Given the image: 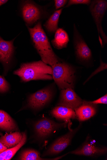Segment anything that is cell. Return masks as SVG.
<instances>
[{"instance_id":"obj_1","label":"cell","mask_w":107,"mask_h":160,"mask_svg":"<svg viewBox=\"0 0 107 160\" xmlns=\"http://www.w3.org/2000/svg\"><path fill=\"white\" fill-rule=\"evenodd\" d=\"M27 27L34 47L41 61L51 67L62 61L53 51L40 22H37L33 28Z\"/></svg>"},{"instance_id":"obj_16","label":"cell","mask_w":107,"mask_h":160,"mask_svg":"<svg viewBox=\"0 0 107 160\" xmlns=\"http://www.w3.org/2000/svg\"><path fill=\"white\" fill-rule=\"evenodd\" d=\"M69 41L67 32L62 28H59L55 32L54 38L51 42L55 48L60 50L67 48Z\"/></svg>"},{"instance_id":"obj_24","label":"cell","mask_w":107,"mask_h":160,"mask_svg":"<svg viewBox=\"0 0 107 160\" xmlns=\"http://www.w3.org/2000/svg\"><path fill=\"white\" fill-rule=\"evenodd\" d=\"M89 103L97 105L98 104H107V95L105 94L100 98L93 101H88Z\"/></svg>"},{"instance_id":"obj_28","label":"cell","mask_w":107,"mask_h":160,"mask_svg":"<svg viewBox=\"0 0 107 160\" xmlns=\"http://www.w3.org/2000/svg\"><path fill=\"white\" fill-rule=\"evenodd\" d=\"M0 136H3V134L1 132H0Z\"/></svg>"},{"instance_id":"obj_18","label":"cell","mask_w":107,"mask_h":160,"mask_svg":"<svg viewBox=\"0 0 107 160\" xmlns=\"http://www.w3.org/2000/svg\"><path fill=\"white\" fill-rule=\"evenodd\" d=\"M67 154V153L55 158H44L40 157V154L38 151L33 149H28L22 152L18 159L21 160H58L62 158Z\"/></svg>"},{"instance_id":"obj_25","label":"cell","mask_w":107,"mask_h":160,"mask_svg":"<svg viewBox=\"0 0 107 160\" xmlns=\"http://www.w3.org/2000/svg\"><path fill=\"white\" fill-rule=\"evenodd\" d=\"M54 1L55 7L57 10L64 8L68 2L67 0H55Z\"/></svg>"},{"instance_id":"obj_8","label":"cell","mask_w":107,"mask_h":160,"mask_svg":"<svg viewBox=\"0 0 107 160\" xmlns=\"http://www.w3.org/2000/svg\"><path fill=\"white\" fill-rule=\"evenodd\" d=\"M82 124L73 129H70L66 134L55 140L42 155V157L57 155L64 150L71 144L75 134L80 129Z\"/></svg>"},{"instance_id":"obj_23","label":"cell","mask_w":107,"mask_h":160,"mask_svg":"<svg viewBox=\"0 0 107 160\" xmlns=\"http://www.w3.org/2000/svg\"><path fill=\"white\" fill-rule=\"evenodd\" d=\"M100 64L99 66L97 68L95 71H94L91 74L90 76L84 82V83H86L88 81L89 79L92 77H93L95 75L97 74L99 72H100L107 69V63L104 62L101 59H100Z\"/></svg>"},{"instance_id":"obj_5","label":"cell","mask_w":107,"mask_h":160,"mask_svg":"<svg viewBox=\"0 0 107 160\" xmlns=\"http://www.w3.org/2000/svg\"><path fill=\"white\" fill-rule=\"evenodd\" d=\"M89 10L95 22L101 47L103 48L107 43V36L103 30L102 22L107 9L106 0L91 1Z\"/></svg>"},{"instance_id":"obj_27","label":"cell","mask_w":107,"mask_h":160,"mask_svg":"<svg viewBox=\"0 0 107 160\" xmlns=\"http://www.w3.org/2000/svg\"><path fill=\"white\" fill-rule=\"evenodd\" d=\"M8 1L7 0H0V6L5 4Z\"/></svg>"},{"instance_id":"obj_12","label":"cell","mask_w":107,"mask_h":160,"mask_svg":"<svg viewBox=\"0 0 107 160\" xmlns=\"http://www.w3.org/2000/svg\"><path fill=\"white\" fill-rule=\"evenodd\" d=\"M14 39L6 41L0 37V62L7 68L12 60L14 51L13 45Z\"/></svg>"},{"instance_id":"obj_21","label":"cell","mask_w":107,"mask_h":160,"mask_svg":"<svg viewBox=\"0 0 107 160\" xmlns=\"http://www.w3.org/2000/svg\"><path fill=\"white\" fill-rule=\"evenodd\" d=\"M91 1L90 0H69L64 8H68L73 5H85L89 6Z\"/></svg>"},{"instance_id":"obj_4","label":"cell","mask_w":107,"mask_h":160,"mask_svg":"<svg viewBox=\"0 0 107 160\" xmlns=\"http://www.w3.org/2000/svg\"><path fill=\"white\" fill-rule=\"evenodd\" d=\"M69 121L60 123L47 118L40 119L35 122L33 126L34 137L35 140L41 143L60 129L66 127Z\"/></svg>"},{"instance_id":"obj_15","label":"cell","mask_w":107,"mask_h":160,"mask_svg":"<svg viewBox=\"0 0 107 160\" xmlns=\"http://www.w3.org/2000/svg\"><path fill=\"white\" fill-rule=\"evenodd\" d=\"M51 113L56 118L65 121H69L70 119L76 117L74 110L63 106H57L51 110Z\"/></svg>"},{"instance_id":"obj_7","label":"cell","mask_w":107,"mask_h":160,"mask_svg":"<svg viewBox=\"0 0 107 160\" xmlns=\"http://www.w3.org/2000/svg\"><path fill=\"white\" fill-rule=\"evenodd\" d=\"M73 39L75 53L77 59L82 63L89 62L92 58V53L75 24L73 26Z\"/></svg>"},{"instance_id":"obj_20","label":"cell","mask_w":107,"mask_h":160,"mask_svg":"<svg viewBox=\"0 0 107 160\" xmlns=\"http://www.w3.org/2000/svg\"><path fill=\"white\" fill-rule=\"evenodd\" d=\"M63 8L56 11L45 22L44 26L46 30L50 33H54L58 29L60 17Z\"/></svg>"},{"instance_id":"obj_19","label":"cell","mask_w":107,"mask_h":160,"mask_svg":"<svg viewBox=\"0 0 107 160\" xmlns=\"http://www.w3.org/2000/svg\"><path fill=\"white\" fill-rule=\"evenodd\" d=\"M23 136L20 142L16 146L7 149L3 152L0 153V160H10L13 157L17 152L25 144L26 142L27 136L26 132L22 133Z\"/></svg>"},{"instance_id":"obj_17","label":"cell","mask_w":107,"mask_h":160,"mask_svg":"<svg viewBox=\"0 0 107 160\" xmlns=\"http://www.w3.org/2000/svg\"><path fill=\"white\" fill-rule=\"evenodd\" d=\"M22 134L19 132L6 134L0 138V142L7 148H13L17 145L21 141Z\"/></svg>"},{"instance_id":"obj_2","label":"cell","mask_w":107,"mask_h":160,"mask_svg":"<svg viewBox=\"0 0 107 160\" xmlns=\"http://www.w3.org/2000/svg\"><path fill=\"white\" fill-rule=\"evenodd\" d=\"M13 74L18 76L21 81L24 82L53 79L52 67L41 60L23 63L19 68L13 72Z\"/></svg>"},{"instance_id":"obj_11","label":"cell","mask_w":107,"mask_h":160,"mask_svg":"<svg viewBox=\"0 0 107 160\" xmlns=\"http://www.w3.org/2000/svg\"><path fill=\"white\" fill-rule=\"evenodd\" d=\"M22 12L24 19L28 25L36 23L42 15V11L40 8L30 2H27L24 4Z\"/></svg>"},{"instance_id":"obj_13","label":"cell","mask_w":107,"mask_h":160,"mask_svg":"<svg viewBox=\"0 0 107 160\" xmlns=\"http://www.w3.org/2000/svg\"><path fill=\"white\" fill-rule=\"evenodd\" d=\"M96 106L89 103L88 101H83L82 105L74 110L76 117L81 122L89 119L96 114Z\"/></svg>"},{"instance_id":"obj_9","label":"cell","mask_w":107,"mask_h":160,"mask_svg":"<svg viewBox=\"0 0 107 160\" xmlns=\"http://www.w3.org/2000/svg\"><path fill=\"white\" fill-rule=\"evenodd\" d=\"M107 152L106 147H99L94 142L90 139L88 137L81 146L68 153L77 155L91 157H97L104 155Z\"/></svg>"},{"instance_id":"obj_26","label":"cell","mask_w":107,"mask_h":160,"mask_svg":"<svg viewBox=\"0 0 107 160\" xmlns=\"http://www.w3.org/2000/svg\"><path fill=\"white\" fill-rule=\"evenodd\" d=\"M7 148L1 142H0V153L7 149Z\"/></svg>"},{"instance_id":"obj_6","label":"cell","mask_w":107,"mask_h":160,"mask_svg":"<svg viewBox=\"0 0 107 160\" xmlns=\"http://www.w3.org/2000/svg\"><path fill=\"white\" fill-rule=\"evenodd\" d=\"M54 94L52 88L49 86L30 94L23 109H30L34 111L40 110L50 102Z\"/></svg>"},{"instance_id":"obj_3","label":"cell","mask_w":107,"mask_h":160,"mask_svg":"<svg viewBox=\"0 0 107 160\" xmlns=\"http://www.w3.org/2000/svg\"><path fill=\"white\" fill-rule=\"evenodd\" d=\"M53 79L60 90L74 88L75 70L71 65L59 62L51 67Z\"/></svg>"},{"instance_id":"obj_22","label":"cell","mask_w":107,"mask_h":160,"mask_svg":"<svg viewBox=\"0 0 107 160\" xmlns=\"http://www.w3.org/2000/svg\"><path fill=\"white\" fill-rule=\"evenodd\" d=\"M9 89V85L3 77L0 75V93H4L8 92Z\"/></svg>"},{"instance_id":"obj_10","label":"cell","mask_w":107,"mask_h":160,"mask_svg":"<svg viewBox=\"0 0 107 160\" xmlns=\"http://www.w3.org/2000/svg\"><path fill=\"white\" fill-rule=\"evenodd\" d=\"M83 100L75 93L73 89L69 88L61 90L57 106H63L74 110L82 105Z\"/></svg>"},{"instance_id":"obj_14","label":"cell","mask_w":107,"mask_h":160,"mask_svg":"<svg viewBox=\"0 0 107 160\" xmlns=\"http://www.w3.org/2000/svg\"><path fill=\"white\" fill-rule=\"evenodd\" d=\"M0 129L8 132H18L19 127L16 122L5 111L0 110Z\"/></svg>"}]
</instances>
